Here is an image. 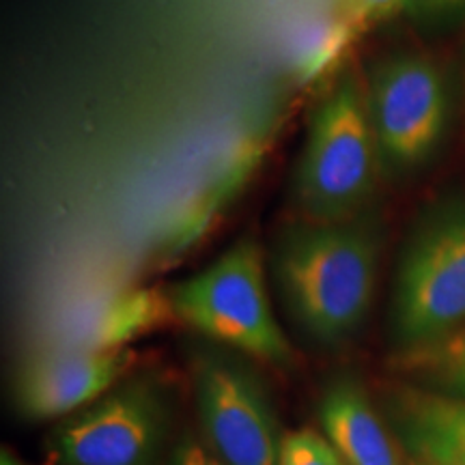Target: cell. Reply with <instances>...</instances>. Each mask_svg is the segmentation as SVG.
Wrapping results in <instances>:
<instances>
[{"label":"cell","instance_id":"obj_17","mask_svg":"<svg viewBox=\"0 0 465 465\" xmlns=\"http://www.w3.org/2000/svg\"><path fill=\"white\" fill-rule=\"evenodd\" d=\"M171 465H223L196 441H185L174 452Z\"/></svg>","mask_w":465,"mask_h":465},{"label":"cell","instance_id":"obj_11","mask_svg":"<svg viewBox=\"0 0 465 465\" xmlns=\"http://www.w3.org/2000/svg\"><path fill=\"white\" fill-rule=\"evenodd\" d=\"M405 446L429 465H465V401L449 394L405 391L399 399Z\"/></svg>","mask_w":465,"mask_h":465},{"label":"cell","instance_id":"obj_16","mask_svg":"<svg viewBox=\"0 0 465 465\" xmlns=\"http://www.w3.org/2000/svg\"><path fill=\"white\" fill-rule=\"evenodd\" d=\"M465 11V0H401L399 14L416 20H441Z\"/></svg>","mask_w":465,"mask_h":465},{"label":"cell","instance_id":"obj_6","mask_svg":"<svg viewBox=\"0 0 465 465\" xmlns=\"http://www.w3.org/2000/svg\"><path fill=\"white\" fill-rule=\"evenodd\" d=\"M203 433L223 465H278L276 416L263 383L243 362L205 353L194 369Z\"/></svg>","mask_w":465,"mask_h":465},{"label":"cell","instance_id":"obj_5","mask_svg":"<svg viewBox=\"0 0 465 465\" xmlns=\"http://www.w3.org/2000/svg\"><path fill=\"white\" fill-rule=\"evenodd\" d=\"M364 91L381 171L407 174L427 164L450 124L449 80L438 63L414 52L386 56L364 75Z\"/></svg>","mask_w":465,"mask_h":465},{"label":"cell","instance_id":"obj_12","mask_svg":"<svg viewBox=\"0 0 465 465\" xmlns=\"http://www.w3.org/2000/svg\"><path fill=\"white\" fill-rule=\"evenodd\" d=\"M358 28L342 14L317 15L302 22L289 42V65L302 84L334 78L345 65L347 50L351 48Z\"/></svg>","mask_w":465,"mask_h":465},{"label":"cell","instance_id":"obj_13","mask_svg":"<svg viewBox=\"0 0 465 465\" xmlns=\"http://www.w3.org/2000/svg\"><path fill=\"white\" fill-rule=\"evenodd\" d=\"M405 364L441 394L465 401V328L433 345L405 353Z\"/></svg>","mask_w":465,"mask_h":465},{"label":"cell","instance_id":"obj_19","mask_svg":"<svg viewBox=\"0 0 465 465\" xmlns=\"http://www.w3.org/2000/svg\"><path fill=\"white\" fill-rule=\"evenodd\" d=\"M418 465H429V463H418Z\"/></svg>","mask_w":465,"mask_h":465},{"label":"cell","instance_id":"obj_7","mask_svg":"<svg viewBox=\"0 0 465 465\" xmlns=\"http://www.w3.org/2000/svg\"><path fill=\"white\" fill-rule=\"evenodd\" d=\"M164 431V407L147 383H132L72 418L52 440L54 465H151Z\"/></svg>","mask_w":465,"mask_h":465},{"label":"cell","instance_id":"obj_8","mask_svg":"<svg viewBox=\"0 0 465 465\" xmlns=\"http://www.w3.org/2000/svg\"><path fill=\"white\" fill-rule=\"evenodd\" d=\"M136 353L110 351H42L22 371L17 401L26 416L45 420L89 405L124 377Z\"/></svg>","mask_w":465,"mask_h":465},{"label":"cell","instance_id":"obj_18","mask_svg":"<svg viewBox=\"0 0 465 465\" xmlns=\"http://www.w3.org/2000/svg\"><path fill=\"white\" fill-rule=\"evenodd\" d=\"M0 465H17V461L7 450H3V455H0Z\"/></svg>","mask_w":465,"mask_h":465},{"label":"cell","instance_id":"obj_3","mask_svg":"<svg viewBox=\"0 0 465 465\" xmlns=\"http://www.w3.org/2000/svg\"><path fill=\"white\" fill-rule=\"evenodd\" d=\"M267 252L243 235L194 276L168 291L173 317L243 356L287 366L293 347L284 336L267 293Z\"/></svg>","mask_w":465,"mask_h":465},{"label":"cell","instance_id":"obj_4","mask_svg":"<svg viewBox=\"0 0 465 465\" xmlns=\"http://www.w3.org/2000/svg\"><path fill=\"white\" fill-rule=\"evenodd\" d=\"M394 336L407 351L465 328V199L441 201L401 252L392 300Z\"/></svg>","mask_w":465,"mask_h":465},{"label":"cell","instance_id":"obj_1","mask_svg":"<svg viewBox=\"0 0 465 465\" xmlns=\"http://www.w3.org/2000/svg\"><path fill=\"white\" fill-rule=\"evenodd\" d=\"M380 229L364 216L342 223L295 218L274 235L267 267L284 311L322 347L362 328L380 272Z\"/></svg>","mask_w":465,"mask_h":465},{"label":"cell","instance_id":"obj_14","mask_svg":"<svg viewBox=\"0 0 465 465\" xmlns=\"http://www.w3.org/2000/svg\"><path fill=\"white\" fill-rule=\"evenodd\" d=\"M278 465H347L328 438L315 431L289 433L281 444Z\"/></svg>","mask_w":465,"mask_h":465},{"label":"cell","instance_id":"obj_2","mask_svg":"<svg viewBox=\"0 0 465 465\" xmlns=\"http://www.w3.org/2000/svg\"><path fill=\"white\" fill-rule=\"evenodd\" d=\"M381 171L366 108L364 75L345 63L325 84L311 114L291 182L300 218L342 223L364 216Z\"/></svg>","mask_w":465,"mask_h":465},{"label":"cell","instance_id":"obj_15","mask_svg":"<svg viewBox=\"0 0 465 465\" xmlns=\"http://www.w3.org/2000/svg\"><path fill=\"white\" fill-rule=\"evenodd\" d=\"M399 5L401 0H349L342 14L353 22L358 31H362L375 22L399 14Z\"/></svg>","mask_w":465,"mask_h":465},{"label":"cell","instance_id":"obj_10","mask_svg":"<svg viewBox=\"0 0 465 465\" xmlns=\"http://www.w3.org/2000/svg\"><path fill=\"white\" fill-rule=\"evenodd\" d=\"M323 433L347 465H399L386 429L356 380H334L319 403Z\"/></svg>","mask_w":465,"mask_h":465},{"label":"cell","instance_id":"obj_9","mask_svg":"<svg viewBox=\"0 0 465 465\" xmlns=\"http://www.w3.org/2000/svg\"><path fill=\"white\" fill-rule=\"evenodd\" d=\"M173 317L168 295L155 291H127L100 304L84 308L83 315L69 319L65 328L44 351H110L124 349L153 325Z\"/></svg>","mask_w":465,"mask_h":465}]
</instances>
